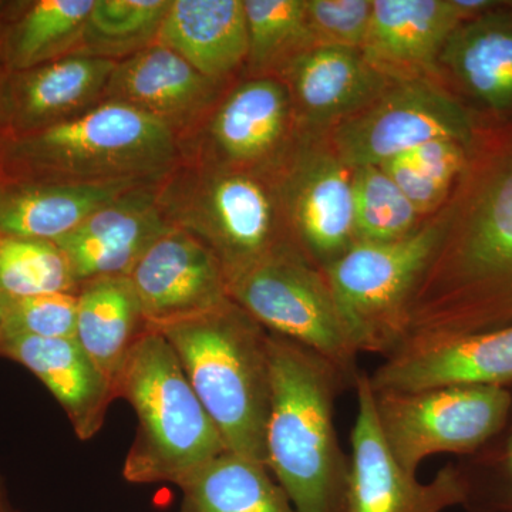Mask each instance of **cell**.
<instances>
[{
  "label": "cell",
  "mask_w": 512,
  "mask_h": 512,
  "mask_svg": "<svg viewBox=\"0 0 512 512\" xmlns=\"http://www.w3.org/2000/svg\"><path fill=\"white\" fill-rule=\"evenodd\" d=\"M298 133L286 84L279 77H251L229 90L180 138L181 161L276 171Z\"/></svg>",
  "instance_id": "11"
},
{
  "label": "cell",
  "mask_w": 512,
  "mask_h": 512,
  "mask_svg": "<svg viewBox=\"0 0 512 512\" xmlns=\"http://www.w3.org/2000/svg\"><path fill=\"white\" fill-rule=\"evenodd\" d=\"M402 349L512 326V119L478 120Z\"/></svg>",
  "instance_id": "1"
},
{
  "label": "cell",
  "mask_w": 512,
  "mask_h": 512,
  "mask_svg": "<svg viewBox=\"0 0 512 512\" xmlns=\"http://www.w3.org/2000/svg\"><path fill=\"white\" fill-rule=\"evenodd\" d=\"M157 43L204 76L227 82L248 59L244 0H171Z\"/></svg>",
  "instance_id": "24"
},
{
  "label": "cell",
  "mask_w": 512,
  "mask_h": 512,
  "mask_svg": "<svg viewBox=\"0 0 512 512\" xmlns=\"http://www.w3.org/2000/svg\"><path fill=\"white\" fill-rule=\"evenodd\" d=\"M244 6L252 77H278L286 64L313 47L305 0H244Z\"/></svg>",
  "instance_id": "29"
},
{
  "label": "cell",
  "mask_w": 512,
  "mask_h": 512,
  "mask_svg": "<svg viewBox=\"0 0 512 512\" xmlns=\"http://www.w3.org/2000/svg\"><path fill=\"white\" fill-rule=\"evenodd\" d=\"M76 340L116 383L140 339L150 329L130 276H103L77 289Z\"/></svg>",
  "instance_id": "25"
},
{
  "label": "cell",
  "mask_w": 512,
  "mask_h": 512,
  "mask_svg": "<svg viewBox=\"0 0 512 512\" xmlns=\"http://www.w3.org/2000/svg\"><path fill=\"white\" fill-rule=\"evenodd\" d=\"M3 3H5V2H0V20H2Z\"/></svg>",
  "instance_id": "40"
},
{
  "label": "cell",
  "mask_w": 512,
  "mask_h": 512,
  "mask_svg": "<svg viewBox=\"0 0 512 512\" xmlns=\"http://www.w3.org/2000/svg\"><path fill=\"white\" fill-rule=\"evenodd\" d=\"M225 83L204 76L173 50L154 43L117 62L104 100L150 114L181 138L210 113Z\"/></svg>",
  "instance_id": "19"
},
{
  "label": "cell",
  "mask_w": 512,
  "mask_h": 512,
  "mask_svg": "<svg viewBox=\"0 0 512 512\" xmlns=\"http://www.w3.org/2000/svg\"><path fill=\"white\" fill-rule=\"evenodd\" d=\"M180 136L163 121L119 101L33 131L8 136L3 181L158 184L181 163Z\"/></svg>",
  "instance_id": "4"
},
{
  "label": "cell",
  "mask_w": 512,
  "mask_h": 512,
  "mask_svg": "<svg viewBox=\"0 0 512 512\" xmlns=\"http://www.w3.org/2000/svg\"><path fill=\"white\" fill-rule=\"evenodd\" d=\"M510 3H511V6H512V2H510Z\"/></svg>",
  "instance_id": "41"
},
{
  "label": "cell",
  "mask_w": 512,
  "mask_h": 512,
  "mask_svg": "<svg viewBox=\"0 0 512 512\" xmlns=\"http://www.w3.org/2000/svg\"><path fill=\"white\" fill-rule=\"evenodd\" d=\"M355 390L346 512H443L463 505L464 485L456 464L441 468L430 483L417 481L399 466L384 441L367 373H357Z\"/></svg>",
  "instance_id": "13"
},
{
  "label": "cell",
  "mask_w": 512,
  "mask_h": 512,
  "mask_svg": "<svg viewBox=\"0 0 512 512\" xmlns=\"http://www.w3.org/2000/svg\"><path fill=\"white\" fill-rule=\"evenodd\" d=\"M470 512H512V406L497 436L457 464Z\"/></svg>",
  "instance_id": "32"
},
{
  "label": "cell",
  "mask_w": 512,
  "mask_h": 512,
  "mask_svg": "<svg viewBox=\"0 0 512 512\" xmlns=\"http://www.w3.org/2000/svg\"><path fill=\"white\" fill-rule=\"evenodd\" d=\"M271 412L266 460L298 512H346L350 458L340 447L335 402L355 383L313 350L269 332Z\"/></svg>",
  "instance_id": "2"
},
{
  "label": "cell",
  "mask_w": 512,
  "mask_h": 512,
  "mask_svg": "<svg viewBox=\"0 0 512 512\" xmlns=\"http://www.w3.org/2000/svg\"><path fill=\"white\" fill-rule=\"evenodd\" d=\"M352 174L326 131L301 130L276 171L293 241L322 269L356 242Z\"/></svg>",
  "instance_id": "12"
},
{
  "label": "cell",
  "mask_w": 512,
  "mask_h": 512,
  "mask_svg": "<svg viewBox=\"0 0 512 512\" xmlns=\"http://www.w3.org/2000/svg\"><path fill=\"white\" fill-rule=\"evenodd\" d=\"M117 60L70 55L0 76V114L9 136L33 133L86 113L104 100Z\"/></svg>",
  "instance_id": "15"
},
{
  "label": "cell",
  "mask_w": 512,
  "mask_h": 512,
  "mask_svg": "<svg viewBox=\"0 0 512 512\" xmlns=\"http://www.w3.org/2000/svg\"><path fill=\"white\" fill-rule=\"evenodd\" d=\"M291 94L301 131H328L366 109L396 80L369 63L362 49L316 46L278 74Z\"/></svg>",
  "instance_id": "17"
},
{
  "label": "cell",
  "mask_w": 512,
  "mask_h": 512,
  "mask_svg": "<svg viewBox=\"0 0 512 512\" xmlns=\"http://www.w3.org/2000/svg\"><path fill=\"white\" fill-rule=\"evenodd\" d=\"M373 392L512 387V326L403 349L369 375Z\"/></svg>",
  "instance_id": "16"
},
{
  "label": "cell",
  "mask_w": 512,
  "mask_h": 512,
  "mask_svg": "<svg viewBox=\"0 0 512 512\" xmlns=\"http://www.w3.org/2000/svg\"><path fill=\"white\" fill-rule=\"evenodd\" d=\"M94 0L5 2L0 20V67L22 72L73 55Z\"/></svg>",
  "instance_id": "26"
},
{
  "label": "cell",
  "mask_w": 512,
  "mask_h": 512,
  "mask_svg": "<svg viewBox=\"0 0 512 512\" xmlns=\"http://www.w3.org/2000/svg\"><path fill=\"white\" fill-rule=\"evenodd\" d=\"M77 289L69 259L56 242L0 232V295L26 298Z\"/></svg>",
  "instance_id": "30"
},
{
  "label": "cell",
  "mask_w": 512,
  "mask_h": 512,
  "mask_svg": "<svg viewBox=\"0 0 512 512\" xmlns=\"http://www.w3.org/2000/svg\"><path fill=\"white\" fill-rule=\"evenodd\" d=\"M467 18L458 0H373L362 52L392 80H440L441 50Z\"/></svg>",
  "instance_id": "21"
},
{
  "label": "cell",
  "mask_w": 512,
  "mask_h": 512,
  "mask_svg": "<svg viewBox=\"0 0 512 512\" xmlns=\"http://www.w3.org/2000/svg\"><path fill=\"white\" fill-rule=\"evenodd\" d=\"M76 329V293H45L26 298H6L3 336L76 339Z\"/></svg>",
  "instance_id": "33"
},
{
  "label": "cell",
  "mask_w": 512,
  "mask_h": 512,
  "mask_svg": "<svg viewBox=\"0 0 512 512\" xmlns=\"http://www.w3.org/2000/svg\"><path fill=\"white\" fill-rule=\"evenodd\" d=\"M379 167L392 178L407 200L412 202L421 218H429L439 211L450 194L446 188L421 174L406 153L384 161Z\"/></svg>",
  "instance_id": "36"
},
{
  "label": "cell",
  "mask_w": 512,
  "mask_h": 512,
  "mask_svg": "<svg viewBox=\"0 0 512 512\" xmlns=\"http://www.w3.org/2000/svg\"><path fill=\"white\" fill-rule=\"evenodd\" d=\"M5 306L6 298L5 296L0 295V340H2L3 326H5Z\"/></svg>",
  "instance_id": "39"
},
{
  "label": "cell",
  "mask_w": 512,
  "mask_h": 512,
  "mask_svg": "<svg viewBox=\"0 0 512 512\" xmlns=\"http://www.w3.org/2000/svg\"><path fill=\"white\" fill-rule=\"evenodd\" d=\"M441 234L439 212L399 241H356L326 276L357 353L393 356L407 335V309Z\"/></svg>",
  "instance_id": "7"
},
{
  "label": "cell",
  "mask_w": 512,
  "mask_h": 512,
  "mask_svg": "<svg viewBox=\"0 0 512 512\" xmlns=\"http://www.w3.org/2000/svg\"><path fill=\"white\" fill-rule=\"evenodd\" d=\"M0 356L25 366L63 407L80 440L93 439L116 400L113 384L76 339L3 336Z\"/></svg>",
  "instance_id": "22"
},
{
  "label": "cell",
  "mask_w": 512,
  "mask_h": 512,
  "mask_svg": "<svg viewBox=\"0 0 512 512\" xmlns=\"http://www.w3.org/2000/svg\"><path fill=\"white\" fill-rule=\"evenodd\" d=\"M276 171L181 161L158 183V205L168 224L210 249L229 284L295 242L282 211Z\"/></svg>",
  "instance_id": "6"
},
{
  "label": "cell",
  "mask_w": 512,
  "mask_h": 512,
  "mask_svg": "<svg viewBox=\"0 0 512 512\" xmlns=\"http://www.w3.org/2000/svg\"><path fill=\"white\" fill-rule=\"evenodd\" d=\"M352 184L356 241H399L423 224L412 202L379 165L355 168Z\"/></svg>",
  "instance_id": "31"
},
{
  "label": "cell",
  "mask_w": 512,
  "mask_h": 512,
  "mask_svg": "<svg viewBox=\"0 0 512 512\" xmlns=\"http://www.w3.org/2000/svg\"><path fill=\"white\" fill-rule=\"evenodd\" d=\"M477 119L443 82L399 80L370 106L326 131L349 168L380 165L439 138L470 143Z\"/></svg>",
  "instance_id": "10"
},
{
  "label": "cell",
  "mask_w": 512,
  "mask_h": 512,
  "mask_svg": "<svg viewBox=\"0 0 512 512\" xmlns=\"http://www.w3.org/2000/svg\"><path fill=\"white\" fill-rule=\"evenodd\" d=\"M171 0H94L73 55L117 60L157 43Z\"/></svg>",
  "instance_id": "28"
},
{
  "label": "cell",
  "mask_w": 512,
  "mask_h": 512,
  "mask_svg": "<svg viewBox=\"0 0 512 512\" xmlns=\"http://www.w3.org/2000/svg\"><path fill=\"white\" fill-rule=\"evenodd\" d=\"M373 393L384 441L399 466L413 476L427 457L476 453L500 433L512 406V387Z\"/></svg>",
  "instance_id": "9"
},
{
  "label": "cell",
  "mask_w": 512,
  "mask_h": 512,
  "mask_svg": "<svg viewBox=\"0 0 512 512\" xmlns=\"http://www.w3.org/2000/svg\"><path fill=\"white\" fill-rule=\"evenodd\" d=\"M151 329L170 343L228 451L268 467V330L231 298L211 311Z\"/></svg>",
  "instance_id": "3"
},
{
  "label": "cell",
  "mask_w": 512,
  "mask_h": 512,
  "mask_svg": "<svg viewBox=\"0 0 512 512\" xmlns=\"http://www.w3.org/2000/svg\"><path fill=\"white\" fill-rule=\"evenodd\" d=\"M157 185L124 192L56 241L77 285L103 276L130 275L147 249L173 228L158 205Z\"/></svg>",
  "instance_id": "20"
},
{
  "label": "cell",
  "mask_w": 512,
  "mask_h": 512,
  "mask_svg": "<svg viewBox=\"0 0 512 512\" xmlns=\"http://www.w3.org/2000/svg\"><path fill=\"white\" fill-rule=\"evenodd\" d=\"M141 185L150 184L2 181L0 232L56 242L79 228L94 212Z\"/></svg>",
  "instance_id": "23"
},
{
  "label": "cell",
  "mask_w": 512,
  "mask_h": 512,
  "mask_svg": "<svg viewBox=\"0 0 512 512\" xmlns=\"http://www.w3.org/2000/svg\"><path fill=\"white\" fill-rule=\"evenodd\" d=\"M128 276L150 328L192 318L229 299L218 259L180 228L161 235Z\"/></svg>",
  "instance_id": "14"
},
{
  "label": "cell",
  "mask_w": 512,
  "mask_h": 512,
  "mask_svg": "<svg viewBox=\"0 0 512 512\" xmlns=\"http://www.w3.org/2000/svg\"><path fill=\"white\" fill-rule=\"evenodd\" d=\"M177 487L178 512H298L268 467L228 450Z\"/></svg>",
  "instance_id": "27"
},
{
  "label": "cell",
  "mask_w": 512,
  "mask_h": 512,
  "mask_svg": "<svg viewBox=\"0 0 512 512\" xmlns=\"http://www.w3.org/2000/svg\"><path fill=\"white\" fill-rule=\"evenodd\" d=\"M373 0H305L312 45L363 49Z\"/></svg>",
  "instance_id": "34"
},
{
  "label": "cell",
  "mask_w": 512,
  "mask_h": 512,
  "mask_svg": "<svg viewBox=\"0 0 512 512\" xmlns=\"http://www.w3.org/2000/svg\"><path fill=\"white\" fill-rule=\"evenodd\" d=\"M3 69L0 67V76H2ZM8 130H6L5 123H3L2 114H0V183L3 181V171H2V157H3V147H5L6 138H8Z\"/></svg>",
  "instance_id": "38"
},
{
  "label": "cell",
  "mask_w": 512,
  "mask_h": 512,
  "mask_svg": "<svg viewBox=\"0 0 512 512\" xmlns=\"http://www.w3.org/2000/svg\"><path fill=\"white\" fill-rule=\"evenodd\" d=\"M228 295L268 332L328 359L355 383L357 356L325 271L295 242L229 281Z\"/></svg>",
  "instance_id": "8"
},
{
  "label": "cell",
  "mask_w": 512,
  "mask_h": 512,
  "mask_svg": "<svg viewBox=\"0 0 512 512\" xmlns=\"http://www.w3.org/2000/svg\"><path fill=\"white\" fill-rule=\"evenodd\" d=\"M116 399L127 400L138 424L124 461L128 483L178 485L227 451L167 339L148 329L114 383Z\"/></svg>",
  "instance_id": "5"
},
{
  "label": "cell",
  "mask_w": 512,
  "mask_h": 512,
  "mask_svg": "<svg viewBox=\"0 0 512 512\" xmlns=\"http://www.w3.org/2000/svg\"><path fill=\"white\" fill-rule=\"evenodd\" d=\"M468 144L453 138H439L407 151L421 174L451 191L467 163Z\"/></svg>",
  "instance_id": "35"
},
{
  "label": "cell",
  "mask_w": 512,
  "mask_h": 512,
  "mask_svg": "<svg viewBox=\"0 0 512 512\" xmlns=\"http://www.w3.org/2000/svg\"><path fill=\"white\" fill-rule=\"evenodd\" d=\"M0 512H19L10 503L8 490H6L5 483H3L2 476H0Z\"/></svg>",
  "instance_id": "37"
},
{
  "label": "cell",
  "mask_w": 512,
  "mask_h": 512,
  "mask_svg": "<svg viewBox=\"0 0 512 512\" xmlns=\"http://www.w3.org/2000/svg\"><path fill=\"white\" fill-rule=\"evenodd\" d=\"M441 82L477 120L512 119V6L458 25L441 50Z\"/></svg>",
  "instance_id": "18"
}]
</instances>
